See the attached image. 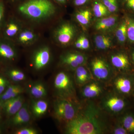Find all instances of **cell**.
Instances as JSON below:
<instances>
[{"instance_id":"cell-2","label":"cell","mask_w":134,"mask_h":134,"mask_svg":"<svg viewBox=\"0 0 134 134\" xmlns=\"http://www.w3.org/2000/svg\"><path fill=\"white\" fill-rule=\"evenodd\" d=\"M18 10L29 18L39 20L52 15L55 8L50 0H29L20 5Z\"/></svg>"},{"instance_id":"cell-9","label":"cell","mask_w":134,"mask_h":134,"mask_svg":"<svg viewBox=\"0 0 134 134\" xmlns=\"http://www.w3.org/2000/svg\"><path fill=\"white\" fill-rule=\"evenodd\" d=\"M51 60V53L47 47L39 49L34 55L32 65L34 69L37 71L41 70L49 64Z\"/></svg>"},{"instance_id":"cell-25","label":"cell","mask_w":134,"mask_h":134,"mask_svg":"<svg viewBox=\"0 0 134 134\" xmlns=\"http://www.w3.org/2000/svg\"><path fill=\"white\" fill-rule=\"evenodd\" d=\"M127 22V40L134 46V18L126 17Z\"/></svg>"},{"instance_id":"cell-42","label":"cell","mask_w":134,"mask_h":134,"mask_svg":"<svg viewBox=\"0 0 134 134\" xmlns=\"http://www.w3.org/2000/svg\"><path fill=\"white\" fill-rule=\"evenodd\" d=\"M2 109V103L0 102V119L1 118V111Z\"/></svg>"},{"instance_id":"cell-10","label":"cell","mask_w":134,"mask_h":134,"mask_svg":"<svg viewBox=\"0 0 134 134\" xmlns=\"http://www.w3.org/2000/svg\"><path fill=\"white\" fill-rule=\"evenodd\" d=\"M24 103V98L20 95L2 102V109L8 116L12 117L22 108Z\"/></svg>"},{"instance_id":"cell-1","label":"cell","mask_w":134,"mask_h":134,"mask_svg":"<svg viewBox=\"0 0 134 134\" xmlns=\"http://www.w3.org/2000/svg\"><path fill=\"white\" fill-rule=\"evenodd\" d=\"M103 110L93 101H88L74 119L66 124L68 134H103L110 129Z\"/></svg>"},{"instance_id":"cell-36","label":"cell","mask_w":134,"mask_h":134,"mask_svg":"<svg viewBox=\"0 0 134 134\" xmlns=\"http://www.w3.org/2000/svg\"><path fill=\"white\" fill-rule=\"evenodd\" d=\"M80 39L81 41L82 50H86L90 47V43L88 39L82 36L80 37Z\"/></svg>"},{"instance_id":"cell-13","label":"cell","mask_w":134,"mask_h":134,"mask_svg":"<svg viewBox=\"0 0 134 134\" xmlns=\"http://www.w3.org/2000/svg\"><path fill=\"white\" fill-rule=\"evenodd\" d=\"M12 117L10 122L14 126H21L29 123L31 115L27 104H24L22 108Z\"/></svg>"},{"instance_id":"cell-6","label":"cell","mask_w":134,"mask_h":134,"mask_svg":"<svg viewBox=\"0 0 134 134\" xmlns=\"http://www.w3.org/2000/svg\"><path fill=\"white\" fill-rule=\"evenodd\" d=\"M113 85L114 91L129 98L133 96L134 90V73H118L114 77Z\"/></svg>"},{"instance_id":"cell-43","label":"cell","mask_w":134,"mask_h":134,"mask_svg":"<svg viewBox=\"0 0 134 134\" xmlns=\"http://www.w3.org/2000/svg\"><path fill=\"white\" fill-rule=\"evenodd\" d=\"M2 133V130L0 128V134L1 133Z\"/></svg>"},{"instance_id":"cell-22","label":"cell","mask_w":134,"mask_h":134,"mask_svg":"<svg viewBox=\"0 0 134 134\" xmlns=\"http://www.w3.org/2000/svg\"><path fill=\"white\" fill-rule=\"evenodd\" d=\"M95 43L99 49L105 50L110 48L112 46V41L109 37L104 35H97L95 37Z\"/></svg>"},{"instance_id":"cell-5","label":"cell","mask_w":134,"mask_h":134,"mask_svg":"<svg viewBox=\"0 0 134 134\" xmlns=\"http://www.w3.org/2000/svg\"><path fill=\"white\" fill-rule=\"evenodd\" d=\"M80 107L75 101L58 98L54 103V113L59 121L66 124L75 117Z\"/></svg>"},{"instance_id":"cell-44","label":"cell","mask_w":134,"mask_h":134,"mask_svg":"<svg viewBox=\"0 0 134 134\" xmlns=\"http://www.w3.org/2000/svg\"><path fill=\"white\" fill-rule=\"evenodd\" d=\"M133 96V97L134 98V90L133 92V96Z\"/></svg>"},{"instance_id":"cell-33","label":"cell","mask_w":134,"mask_h":134,"mask_svg":"<svg viewBox=\"0 0 134 134\" xmlns=\"http://www.w3.org/2000/svg\"><path fill=\"white\" fill-rule=\"evenodd\" d=\"M38 132L37 130L32 127H23L18 130L15 132V134H37Z\"/></svg>"},{"instance_id":"cell-32","label":"cell","mask_w":134,"mask_h":134,"mask_svg":"<svg viewBox=\"0 0 134 134\" xmlns=\"http://www.w3.org/2000/svg\"><path fill=\"white\" fill-rule=\"evenodd\" d=\"M112 133L114 134H129L128 132L122 126L121 122L118 120L112 130Z\"/></svg>"},{"instance_id":"cell-4","label":"cell","mask_w":134,"mask_h":134,"mask_svg":"<svg viewBox=\"0 0 134 134\" xmlns=\"http://www.w3.org/2000/svg\"><path fill=\"white\" fill-rule=\"evenodd\" d=\"M128 98L114 91V93H108L103 98L100 107L103 111L112 115H121L129 106Z\"/></svg>"},{"instance_id":"cell-24","label":"cell","mask_w":134,"mask_h":134,"mask_svg":"<svg viewBox=\"0 0 134 134\" xmlns=\"http://www.w3.org/2000/svg\"><path fill=\"white\" fill-rule=\"evenodd\" d=\"M93 10L94 16L98 18L104 17L110 13L107 8L100 2H96L94 3Z\"/></svg>"},{"instance_id":"cell-27","label":"cell","mask_w":134,"mask_h":134,"mask_svg":"<svg viewBox=\"0 0 134 134\" xmlns=\"http://www.w3.org/2000/svg\"><path fill=\"white\" fill-rule=\"evenodd\" d=\"M65 54L69 58L74 60L80 66L85 65L86 62L87 58L86 56L81 53L71 52L67 53Z\"/></svg>"},{"instance_id":"cell-38","label":"cell","mask_w":134,"mask_h":134,"mask_svg":"<svg viewBox=\"0 0 134 134\" xmlns=\"http://www.w3.org/2000/svg\"><path fill=\"white\" fill-rule=\"evenodd\" d=\"M90 0H74V3L76 6H80L85 5Z\"/></svg>"},{"instance_id":"cell-7","label":"cell","mask_w":134,"mask_h":134,"mask_svg":"<svg viewBox=\"0 0 134 134\" xmlns=\"http://www.w3.org/2000/svg\"><path fill=\"white\" fill-rule=\"evenodd\" d=\"M92 74L98 81L106 82L112 78V70L108 63L103 58H94L91 63Z\"/></svg>"},{"instance_id":"cell-30","label":"cell","mask_w":134,"mask_h":134,"mask_svg":"<svg viewBox=\"0 0 134 134\" xmlns=\"http://www.w3.org/2000/svg\"><path fill=\"white\" fill-rule=\"evenodd\" d=\"M18 31V27L14 22H10L7 25L5 30V34L8 37L15 36Z\"/></svg>"},{"instance_id":"cell-26","label":"cell","mask_w":134,"mask_h":134,"mask_svg":"<svg viewBox=\"0 0 134 134\" xmlns=\"http://www.w3.org/2000/svg\"><path fill=\"white\" fill-rule=\"evenodd\" d=\"M8 75L11 80L14 82H19L25 80L26 76L24 72L19 70H10L8 72Z\"/></svg>"},{"instance_id":"cell-35","label":"cell","mask_w":134,"mask_h":134,"mask_svg":"<svg viewBox=\"0 0 134 134\" xmlns=\"http://www.w3.org/2000/svg\"><path fill=\"white\" fill-rule=\"evenodd\" d=\"M122 1L127 9L134 12V0H122Z\"/></svg>"},{"instance_id":"cell-8","label":"cell","mask_w":134,"mask_h":134,"mask_svg":"<svg viewBox=\"0 0 134 134\" xmlns=\"http://www.w3.org/2000/svg\"><path fill=\"white\" fill-rule=\"evenodd\" d=\"M111 62L118 73H134V66L130 54L125 51H120L111 55Z\"/></svg>"},{"instance_id":"cell-19","label":"cell","mask_w":134,"mask_h":134,"mask_svg":"<svg viewBox=\"0 0 134 134\" xmlns=\"http://www.w3.org/2000/svg\"><path fill=\"white\" fill-rule=\"evenodd\" d=\"M119 120L129 133L134 134V114L126 111L121 114Z\"/></svg>"},{"instance_id":"cell-28","label":"cell","mask_w":134,"mask_h":134,"mask_svg":"<svg viewBox=\"0 0 134 134\" xmlns=\"http://www.w3.org/2000/svg\"><path fill=\"white\" fill-rule=\"evenodd\" d=\"M61 62L63 65L74 70L80 66L76 61L72 58H69L65 54L63 55L61 58Z\"/></svg>"},{"instance_id":"cell-29","label":"cell","mask_w":134,"mask_h":134,"mask_svg":"<svg viewBox=\"0 0 134 134\" xmlns=\"http://www.w3.org/2000/svg\"><path fill=\"white\" fill-rule=\"evenodd\" d=\"M110 13L116 12L119 8L118 0H101Z\"/></svg>"},{"instance_id":"cell-31","label":"cell","mask_w":134,"mask_h":134,"mask_svg":"<svg viewBox=\"0 0 134 134\" xmlns=\"http://www.w3.org/2000/svg\"><path fill=\"white\" fill-rule=\"evenodd\" d=\"M35 36L32 32L25 31L23 32L19 37V40L23 43H26L31 41L34 38Z\"/></svg>"},{"instance_id":"cell-3","label":"cell","mask_w":134,"mask_h":134,"mask_svg":"<svg viewBox=\"0 0 134 134\" xmlns=\"http://www.w3.org/2000/svg\"><path fill=\"white\" fill-rule=\"evenodd\" d=\"M53 85L59 98L75 100L76 93L74 83L72 77L68 73L61 71L57 74L54 77Z\"/></svg>"},{"instance_id":"cell-12","label":"cell","mask_w":134,"mask_h":134,"mask_svg":"<svg viewBox=\"0 0 134 134\" xmlns=\"http://www.w3.org/2000/svg\"><path fill=\"white\" fill-rule=\"evenodd\" d=\"M82 87V96L86 98H95L100 96L104 91L103 86L100 83L93 80Z\"/></svg>"},{"instance_id":"cell-11","label":"cell","mask_w":134,"mask_h":134,"mask_svg":"<svg viewBox=\"0 0 134 134\" xmlns=\"http://www.w3.org/2000/svg\"><path fill=\"white\" fill-rule=\"evenodd\" d=\"M75 34V30L73 25L65 23L61 25L57 30L56 36L59 43L66 45L71 42Z\"/></svg>"},{"instance_id":"cell-34","label":"cell","mask_w":134,"mask_h":134,"mask_svg":"<svg viewBox=\"0 0 134 134\" xmlns=\"http://www.w3.org/2000/svg\"><path fill=\"white\" fill-rule=\"evenodd\" d=\"M9 85L8 81L4 77L0 76V95L5 91Z\"/></svg>"},{"instance_id":"cell-18","label":"cell","mask_w":134,"mask_h":134,"mask_svg":"<svg viewBox=\"0 0 134 134\" xmlns=\"http://www.w3.org/2000/svg\"><path fill=\"white\" fill-rule=\"evenodd\" d=\"M117 20L118 17L116 15L104 17L97 21L95 27L98 31L106 30L114 26L117 23Z\"/></svg>"},{"instance_id":"cell-37","label":"cell","mask_w":134,"mask_h":134,"mask_svg":"<svg viewBox=\"0 0 134 134\" xmlns=\"http://www.w3.org/2000/svg\"><path fill=\"white\" fill-rule=\"evenodd\" d=\"M4 13V6L2 2H0V25L2 22Z\"/></svg>"},{"instance_id":"cell-39","label":"cell","mask_w":134,"mask_h":134,"mask_svg":"<svg viewBox=\"0 0 134 134\" xmlns=\"http://www.w3.org/2000/svg\"><path fill=\"white\" fill-rule=\"evenodd\" d=\"M75 46L77 48H79V49H82V43L81 39L80 38L78 39L75 43Z\"/></svg>"},{"instance_id":"cell-41","label":"cell","mask_w":134,"mask_h":134,"mask_svg":"<svg viewBox=\"0 0 134 134\" xmlns=\"http://www.w3.org/2000/svg\"><path fill=\"white\" fill-rule=\"evenodd\" d=\"M55 1L57 2L61 3V4H64L66 2V0H55Z\"/></svg>"},{"instance_id":"cell-21","label":"cell","mask_w":134,"mask_h":134,"mask_svg":"<svg viewBox=\"0 0 134 134\" xmlns=\"http://www.w3.org/2000/svg\"><path fill=\"white\" fill-rule=\"evenodd\" d=\"M115 35L120 44H125L127 40V22L126 18L118 26L115 31Z\"/></svg>"},{"instance_id":"cell-40","label":"cell","mask_w":134,"mask_h":134,"mask_svg":"<svg viewBox=\"0 0 134 134\" xmlns=\"http://www.w3.org/2000/svg\"><path fill=\"white\" fill-rule=\"evenodd\" d=\"M130 55V58H131V61L133 65L134 66V49L132 50L131 51V52L129 54Z\"/></svg>"},{"instance_id":"cell-15","label":"cell","mask_w":134,"mask_h":134,"mask_svg":"<svg viewBox=\"0 0 134 134\" xmlns=\"http://www.w3.org/2000/svg\"><path fill=\"white\" fill-rule=\"evenodd\" d=\"M24 92V88L20 85H9L5 91L0 95V102L2 103L5 100L17 97L23 93Z\"/></svg>"},{"instance_id":"cell-16","label":"cell","mask_w":134,"mask_h":134,"mask_svg":"<svg viewBox=\"0 0 134 134\" xmlns=\"http://www.w3.org/2000/svg\"><path fill=\"white\" fill-rule=\"evenodd\" d=\"M48 104L47 101L42 99L34 100L32 103V113L35 117H42L46 113L48 109Z\"/></svg>"},{"instance_id":"cell-23","label":"cell","mask_w":134,"mask_h":134,"mask_svg":"<svg viewBox=\"0 0 134 134\" xmlns=\"http://www.w3.org/2000/svg\"><path fill=\"white\" fill-rule=\"evenodd\" d=\"M91 12L89 9L79 10L76 14V18L79 23L83 26H86L90 23L91 19Z\"/></svg>"},{"instance_id":"cell-20","label":"cell","mask_w":134,"mask_h":134,"mask_svg":"<svg viewBox=\"0 0 134 134\" xmlns=\"http://www.w3.org/2000/svg\"><path fill=\"white\" fill-rule=\"evenodd\" d=\"M16 56L15 51L8 43L0 41V58L7 60H12Z\"/></svg>"},{"instance_id":"cell-17","label":"cell","mask_w":134,"mask_h":134,"mask_svg":"<svg viewBox=\"0 0 134 134\" xmlns=\"http://www.w3.org/2000/svg\"><path fill=\"white\" fill-rule=\"evenodd\" d=\"M31 85L29 88V91L32 97L36 99H40L46 96L47 91L43 83L36 82Z\"/></svg>"},{"instance_id":"cell-14","label":"cell","mask_w":134,"mask_h":134,"mask_svg":"<svg viewBox=\"0 0 134 134\" xmlns=\"http://www.w3.org/2000/svg\"><path fill=\"white\" fill-rule=\"evenodd\" d=\"M75 70V81L78 86H82L93 80L92 74L83 65L79 66Z\"/></svg>"}]
</instances>
